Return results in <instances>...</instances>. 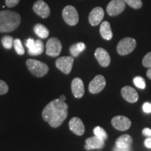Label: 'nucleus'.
Masks as SVG:
<instances>
[{
  "instance_id": "72a5a7b5",
  "label": "nucleus",
  "mask_w": 151,
  "mask_h": 151,
  "mask_svg": "<svg viewBox=\"0 0 151 151\" xmlns=\"http://www.w3.org/2000/svg\"><path fill=\"white\" fill-rule=\"evenodd\" d=\"M144 144L147 148H151V137L148 138V139H146V140H145Z\"/></svg>"
},
{
  "instance_id": "20e7f679",
  "label": "nucleus",
  "mask_w": 151,
  "mask_h": 151,
  "mask_svg": "<svg viewBox=\"0 0 151 151\" xmlns=\"http://www.w3.org/2000/svg\"><path fill=\"white\" fill-rule=\"evenodd\" d=\"M137 46L135 39L132 38H124L120 41L117 46V51L120 55H126L133 51Z\"/></svg>"
},
{
  "instance_id": "39448f33",
  "label": "nucleus",
  "mask_w": 151,
  "mask_h": 151,
  "mask_svg": "<svg viewBox=\"0 0 151 151\" xmlns=\"http://www.w3.org/2000/svg\"><path fill=\"white\" fill-rule=\"evenodd\" d=\"M62 17L64 20L69 25H76L78 22L79 16L78 11L73 6L68 5L62 11Z\"/></svg>"
},
{
  "instance_id": "f3484780",
  "label": "nucleus",
  "mask_w": 151,
  "mask_h": 151,
  "mask_svg": "<svg viewBox=\"0 0 151 151\" xmlns=\"http://www.w3.org/2000/svg\"><path fill=\"white\" fill-rule=\"evenodd\" d=\"M100 34L103 39L109 41L113 38V32L111 28V24L109 22L104 21L101 24L99 29Z\"/></svg>"
},
{
  "instance_id": "ddd939ff",
  "label": "nucleus",
  "mask_w": 151,
  "mask_h": 151,
  "mask_svg": "<svg viewBox=\"0 0 151 151\" xmlns=\"http://www.w3.org/2000/svg\"><path fill=\"white\" fill-rule=\"evenodd\" d=\"M94 56L101 67H106L111 63V57L109 52L102 48H98L94 52Z\"/></svg>"
},
{
  "instance_id": "f704fd0d",
  "label": "nucleus",
  "mask_w": 151,
  "mask_h": 151,
  "mask_svg": "<svg viewBox=\"0 0 151 151\" xmlns=\"http://www.w3.org/2000/svg\"><path fill=\"white\" fill-rule=\"evenodd\" d=\"M113 151H131V149L130 148H118V147H115L114 150Z\"/></svg>"
},
{
  "instance_id": "aec40b11",
  "label": "nucleus",
  "mask_w": 151,
  "mask_h": 151,
  "mask_svg": "<svg viewBox=\"0 0 151 151\" xmlns=\"http://www.w3.org/2000/svg\"><path fill=\"white\" fill-rule=\"evenodd\" d=\"M43 50H44V45H43V41L40 39H38V40L35 41V43L34 44V46L29 49L28 53L30 55H39L42 53Z\"/></svg>"
},
{
  "instance_id": "b1692460",
  "label": "nucleus",
  "mask_w": 151,
  "mask_h": 151,
  "mask_svg": "<svg viewBox=\"0 0 151 151\" xmlns=\"http://www.w3.org/2000/svg\"><path fill=\"white\" fill-rule=\"evenodd\" d=\"M14 39L10 36H5L1 39V43H2L3 46L6 49H11L14 46Z\"/></svg>"
},
{
  "instance_id": "4c0bfd02",
  "label": "nucleus",
  "mask_w": 151,
  "mask_h": 151,
  "mask_svg": "<svg viewBox=\"0 0 151 151\" xmlns=\"http://www.w3.org/2000/svg\"><path fill=\"white\" fill-rule=\"evenodd\" d=\"M85 148H86L87 150H92L91 148H90V147L89 146H88V145H87V144L86 145V146H85Z\"/></svg>"
},
{
  "instance_id": "c756f323",
  "label": "nucleus",
  "mask_w": 151,
  "mask_h": 151,
  "mask_svg": "<svg viewBox=\"0 0 151 151\" xmlns=\"http://www.w3.org/2000/svg\"><path fill=\"white\" fill-rule=\"evenodd\" d=\"M20 1V0H6V5L9 8H12L16 6Z\"/></svg>"
},
{
  "instance_id": "f03ea898",
  "label": "nucleus",
  "mask_w": 151,
  "mask_h": 151,
  "mask_svg": "<svg viewBox=\"0 0 151 151\" xmlns=\"http://www.w3.org/2000/svg\"><path fill=\"white\" fill-rule=\"evenodd\" d=\"M21 18L18 13L9 10L0 11V32H11L20 25Z\"/></svg>"
},
{
  "instance_id": "412c9836",
  "label": "nucleus",
  "mask_w": 151,
  "mask_h": 151,
  "mask_svg": "<svg viewBox=\"0 0 151 151\" xmlns=\"http://www.w3.org/2000/svg\"><path fill=\"white\" fill-rule=\"evenodd\" d=\"M34 31L38 37L41 39H46L48 37L49 31L44 25L41 24H37L34 27Z\"/></svg>"
},
{
  "instance_id": "4468645a",
  "label": "nucleus",
  "mask_w": 151,
  "mask_h": 151,
  "mask_svg": "<svg viewBox=\"0 0 151 151\" xmlns=\"http://www.w3.org/2000/svg\"><path fill=\"white\" fill-rule=\"evenodd\" d=\"M71 131L78 136H81L85 133V126L83 122L78 117L71 118L69 122Z\"/></svg>"
},
{
  "instance_id": "5701e85b",
  "label": "nucleus",
  "mask_w": 151,
  "mask_h": 151,
  "mask_svg": "<svg viewBox=\"0 0 151 151\" xmlns=\"http://www.w3.org/2000/svg\"><path fill=\"white\" fill-rule=\"evenodd\" d=\"M94 134L96 137L103 139L104 141L106 140L107 138H108V135H107L106 132H105V130L102 127H99V126H97V127H96L94 129Z\"/></svg>"
},
{
  "instance_id": "393cba45",
  "label": "nucleus",
  "mask_w": 151,
  "mask_h": 151,
  "mask_svg": "<svg viewBox=\"0 0 151 151\" xmlns=\"http://www.w3.org/2000/svg\"><path fill=\"white\" fill-rule=\"evenodd\" d=\"M14 46L17 53L20 55H22L24 53V49L22 46L21 41L19 39H16L14 41Z\"/></svg>"
},
{
  "instance_id": "6e6552de",
  "label": "nucleus",
  "mask_w": 151,
  "mask_h": 151,
  "mask_svg": "<svg viewBox=\"0 0 151 151\" xmlns=\"http://www.w3.org/2000/svg\"><path fill=\"white\" fill-rule=\"evenodd\" d=\"M125 6L124 0H111L106 7V12L111 16H118L123 12Z\"/></svg>"
},
{
  "instance_id": "1a4fd4ad",
  "label": "nucleus",
  "mask_w": 151,
  "mask_h": 151,
  "mask_svg": "<svg viewBox=\"0 0 151 151\" xmlns=\"http://www.w3.org/2000/svg\"><path fill=\"white\" fill-rule=\"evenodd\" d=\"M106 86L105 78L101 75L96 76L89 84V91L92 94H97L102 91Z\"/></svg>"
},
{
  "instance_id": "423d86ee",
  "label": "nucleus",
  "mask_w": 151,
  "mask_h": 151,
  "mask_svg": "<svg viewBox=\"0 0 151 151\" xmlns=\"http://www.w3.org/2000/svg\"><path fill=\"white\" fill-rule=\"evenodd\" d=\"M46 53L50 57H57L61 52L62 46L60 41L55 37H52L47 41Z\"/></svg>"
},
{
  "instance_id": "f8f14e48",
  "label": "nucleus",
  "mask_w": 151,
  "mask_h": 151,
  "mask_svg": "<svg viewBox=\"0 0 151 151\" xmlns=\"http://www.w3.org/2000/svg\"><path fill=\"white\" fill-rule=\"evenodd\" d=\"M104 16V11L101 7H95L92 10L89 15V22L91 25L97 26L101 23Z\"/></svg>"
},
{
  "instance_id": "473e14b6",
  "label": "nucleus",
  "mask_w": 151,
  "mask_h": 151,
  "mask_svg": "<svg viewBox=\"0 0 151 151\" xmlns=\"http://www.w3.org/2000/svg\"><path fill=\"white\" fill-rule=\"evenodd\" d=\"M142 133L146 137H151V129H149V128H145V129H143Z\"/></svg>"
},
{
  "instance_id": "2f4dec72",
  "label": "nucleus",
  "mask_w": 151,
  "mask_h": 151,
  "mask_svg": "<svg viewBox=\"0 0 151 151\" xmlns=\"http://www.w3.org/2000/svg\"><path fill=\"white\" fill-rule=\"evenodd\" d=\"M35 43V41L33 39H29L26 41V46L28 49L31 48Z\"/></svg>"
},
{
  "instance_id": "4be33fe9",
  "label": "nucleus",
  "mask_w": 151,
  "mask_h": 151,
  "mask_svg": "<svg viewBox=\"0 0 151 151\" xmlns=\"http://www.w3.org/2000/svg\"><path fill=\"white\" fill-rule=\"evenodd\" d=\"M86 44L83 42H80L76 43L74 45H72L70 47V53L72 57H78L80 55L81 52L84 51L86 50Z\"/></svg>"
},
{
  "instance_id": "6ab92c4d",
  "label": "nucleus",
  "mask_w": 151,
  "mask_h": 151,
  "mask_svg": "<svg viewBox=\"0 0 151 151\" xmlns=\"http://www.w3.org/2000/svg\"><path fill=\"white\" fill-rule=\"evenodd\" d=\"M86 144L88 145L91 149H100L104 146V141L94 136L86 139Z\"/></svg>"
},
{
  "instance_id": "9d476101",
  "label": "nucleus",
  "mask_w": 151,
  "mask_h": 151,
  "mask_svg": "<svg viewBox=\"0 0 151 151\" xmlns=\"http://www.w3.org/2000/svg\"><path fill=\"white\" fill-rule=\"evenodd\" d=\"M113 127L120 131H126L131 127V121L127 117L118 116L114 117L111 120Z\"/></svg>"
},
{
  "instance_id": "c85d7f7f",
  "label": "nucleus",
  "mask_w": 151,
  "mask_h": 151,
  "mask_svg": "<svg viewBox=\"0 0 151 151\" xmlns=\"http://www.w3.org/2000/svg\"><path fill=\"white\" fill-rule=\"evenodd\" d=\"M9 87L4 81L0 80V94H5L8 92Z\"/></svg>"
},
{
  "instance_id": "7c9ffc66",
  "label": "nucleus",
  "mask_w": 151,
  "mask_h": 151,
  "mask_svg": "<svg viewBox=\"0 0 151 151\" xmlns=\"http://www.w3.org/2000/svg\"><path fill=\"white\" fill-rule=\"evenodd\" d=\"M143 111L146 113H151V104L146 102L143 105Z\"/></svg>"
},
{
  "instance_id": "bb28decb",
  "label": "nucleus",
  "mask_w": 151,
  "mask_h": 151,
  "mask_svg": "<svg viewBox=\"0 0 151 151\" xmlns=\"http://www.w3.org/2000/svg\"><path fill=\"white\" fill-rule=\"evenodd\" d=\"M134 83L137 88H140V89H145L146 88V82H145L144 79L141 76H137L134 78L133 81Z\"/></svg>"
},
{
  "instance_id": "e433bc0d",
  "label": "nucleus",
  "mask_w": 151,
  "mask_h": 151,
  "mask_svg": "<svg viewBox=\"0 0 151 151\" xmlns=\"http://www.w3.org/2000/svg\"><path fill=\"white\" fill-rule=\"evenodd\" d=\"M59 99L60 100H61V101H65V100H66V97L65 95H61L60 97V98H59Z\"/></svg>"
},
{
  "instance_id": "7ed1b4c3",
  "label": "nucleus",
  "mask_w": 151,
  "mask_h": 151,
  "mask_svg": "<svg viewBox=\"0 0 151 151\" xmlns=\"http://www.w3.org/2000/svg\"><path fill=\"white\" fill-rule=\"evenodd\" d=\"M26 65L29 71L35 76L43 77L48 72L49 68L48 65L42 62L36 60L29 59L26 61Z\"/></svg>"
},
{
  "instance_id": "a211bd4d",
  "label": "nucleus",
  "mask_w": 151,
  "mask_h": 151,
  "mask_svg": "<svg viewBox=\"0 0 151 151\" xmlns=\"http://www.w3.org/2000/svg\"><path fill=\"white\" fill-rule=\"evenodd\" d=\"M132 138L128 134L120 136L116 141V146L120 148H130L132 143Z\"/></svg>"
},
{
  "instance_id": "cd10ccee",
  "label": "nucleus",
  "mask_w": 151,
  "mask_h": 151,
  "mask_svg": "<svg viewBox=\"0 0 151 151\" xmlns=\"http://www.w3.org/2000/svg\"><path fill=\"white\" fill-rule=\"evenodd\" d=\"M142 63L145 67H151V52H149L148 54H146L144 56L142 60Z\"/></svg>"
},
{
  "instance_id": "dca6fc26",
  "label": "nucleus",
  "mask_w": 151,
  "mask_h": 151,
  "mask_svg": "<svg viewBox=\"0 0 151 151\" xmlns=\"http://www.w3.org/2000/svg\"><path fill=\"white\" fill-rule=\"evenodd\" d=\"M71 90H72V93L76 98H81L84 95V84L80 78H75L72 81Z\"/></svg>"
},
{
  "instance_id": "0eeeda50",
  "label": "nucleus",
  "mask_w": 151,
  "mask_h": 151,
  "mask_svg": "<svg viewBox=\"0 0 151 151\" xmlns=\"http://www.w3.org/2000/svg\"><path fill=\"white\" fill-rule=\"evenodd\" d=\"M73 58L72 56H65L58 58L55 62V65L58 69L65 74H69L73 67Z\"/></svg>"
},
{
  "instance_id": "c9c22d12",
  "label": "nucleus",
  "mask_w": 151,
  "mask_h": 151,
  "mask_svg": "<svg viewBox=\"0 0 151 151\" xmlns=\"http://www.w3.org/2000/svg\"><path fill=\"white\" fill-rule=\"evenodd\" d=\"M146 74H147V76H148V78H150V80H151V67H150V68H149V69H148V71H147Z\"/></svg>"
},
{
  "instance_id": "2eb2a0df",
  "label": "nucleus",
  "mask_w": 151,
  "mask_h": 151,
  "mask_svg": "<svg viewBox=\"0 0 151 151\" xmlns=\"http://www.w3.org/2000/svg\"><path fill=\"white\" fill-rule=\"evenodd\" d=\"M122 97L129 103H135L139 99V94L137 92L130 86H124L121 90Z\"/></svg>"
},
{
  "instance_id": "a878e982",
  "label": "nucleus",
  "mask_w": 151,
  "mask_h": 151,
  "mask_svg": "<svg viewBox=\"0 0 151 151\" xmlns=\"http://www.w3.org/2000/svg\"><path fill=\"white\" fill-rule=\"evenodd\" d=\"M124 2L128 4L132 8L139 9L142 7V1L141 0H124Z\"/></svg>"
},
{
  "instance_id": "9b49d317",
  "label": "nucleus",
  "mask_w": 151,
  "mask_h": 151,
  "mask_svg": "<svg viewBox=\"0 0 151 151\" xmlns=\"http://www.w3.org/2000/svg\"><path fill=\"white\" fill-rule=\"evenodd\" d=\"M33 10L42 18H48L50 14V9L48 5L43 0H38L34 4Z\"/></svg>"
},
{
  "instance_id": "f257e3e1",
  "label": "nucleus",
  "mask_w": 151,
  "mask_h": 151,
  "mask_svg": "<svg viewBox=\"0 0 151 151\" xmlns=\"http://www.w3.org/2000/svg\"><path fill=\"white\" fill-rule=\"evenodd\" d=\"M67 104L59 99L50 101L42 112L43 120L54 128L60 127L67 118Z\"/></svg>"
}]
</instances>
